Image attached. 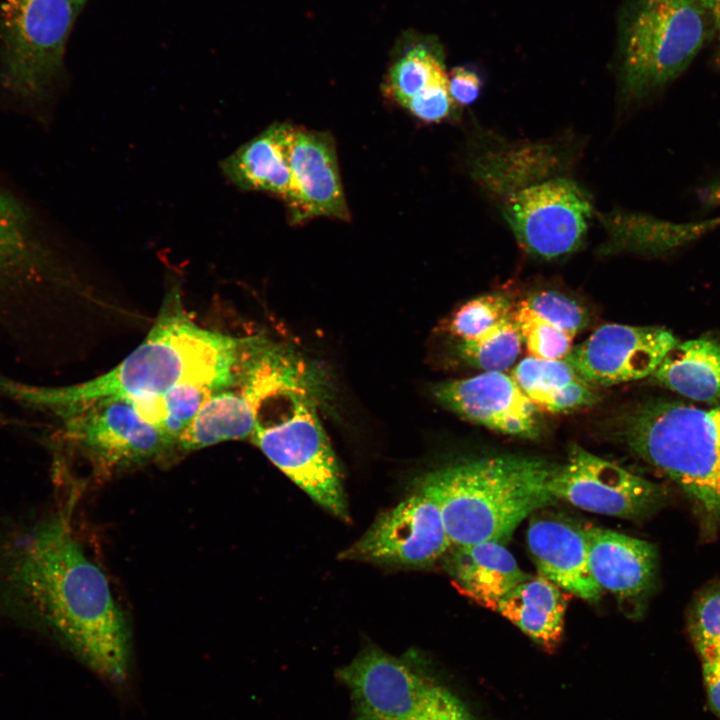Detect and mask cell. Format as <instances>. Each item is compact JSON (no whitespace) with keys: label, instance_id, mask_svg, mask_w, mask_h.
<instances>
[{"label":"cell","instance_id":"cell-6","mask_svg":"<svg viewBox=\"0 0 720 720\" xmlns=\"http://www.w3.org/2000/svg\"><path fill=\"white\" fill-rule=\"evenodd\" d=\"M705 37V10L695 0H634L618 38L624 97L640 100L665 87L690 65Z\"/></svg>","mask_w":720,"mask_h":720},{"label":"cell","instance_id":"cell-25","mask_svg":"<svg viewBox=\"0 0 720 720\" xmlns=\"http://www.w3.org/2000/svg\"><path fill=\"white\" fill-rule=\"evenodd\" d=\"M215 391L199 384H183L160 396L130 401L139 414L176 444L200 407Z\"/></svg>","mask_w":720,"mask_h":720},{"label":"cell","instance_id":"cell-16","mask_svg":"<svg viewBox=\"0 0 720 720\" xmlns=\"http://www.w3.org/2000/svg\"><path fill=\"white\" fill-rule=\"evenodd\" d=\"M526 536L538 574L583 600L600 599L603 590L589 568L587 528L560 515L533 514Z\"/></svg>","mask_w":720,"mask_h":720},{"label":"cell","instance_id":"cell-22","mask_svg":"<svg viewBox=\"0 0 720 720\" xmlns=\"http://www.w3.org/2000/svg\"><path fill=\"white\" fill-rule=\"evenodd\" d=\"M511 375L540 412L563 414L594 405L599 397L565 359H522Z\"/></svg>","mask_w":720,"mask_h":720},{"label":"cell","instance_id":"cell-30","mask_svg":"<svg viewBox=\"0 0 720 720\" xmlns=\"http://www.w3.org/2000/svg\"><path fill=\"white\" fill-rule=\"evenodd\" d=\"M511 300L500 293L475 297L461 305L451 316L448 329L461 341L471 340L513 313Z\"/></svg>","mask_w":720,"mask_h":720},{"label":"cell","instance_id":"cell-33","mask_svg":"<svg viewBox=\"0 0 720 720\" xmlns=\"http://www.w3.org/2000/svg\"><path fill=\"white\" fill-rule=\"evenodd\" d=\"M401 720H476L448 689L435 685L419 706Z\"/></svg>","mask_w":720,"mask_h":720},{"label":"cell","instance_id":"cell-29","mask_svg":"<svg viewBox=\"0 0 720 720\" xmlns=\"http://www.w3.org/2000/svg\"><path fill=\"white\" fill-rule=\"evenodd\" d=\"M523 344L529 356L542 359H564L573 348V337L540 317L524 303L513 310Z\"/></svg>","mask_w":720,"mask_h":720},{"label":"cell","instance_id":"cell-5","mask_svg":"<svg viewBox=\"0 0 720 720\" xmlns=\"http://www.w3.org/2000/svg\"><path fill=\"white\" fill-rule=\"evenodd\" d=\"M629 448L675 482L711 522H720V406L642 405L624 430Z\"/></svg>","mask_w":720,"mask_h":720},{"label":"cell","instance_id":"cell-27","mask_svg":"<svg viewBox=\"0 0 720 720\" xmlns=\"http://www.w3.org/2000/svg\"><path fill=\"white\" fill-rule=\"evenodd\" d=\"M522 345L511 315L478 337L461 341L458 351L465 362L483 372H502L517 360Z\"/></svg>","mask_w":720,"mask_h":720},{"label":"cell","instance_id":"cell-7","mask_svg":"<svg viewBox=\"0 0 720 720\" xmlns=\"http://www.w3.org/2000/svg\"><path fill=\"white\" fill-rule=\"evenodd\" d=\"M59 419L57 439L99 476L161 459L176 442L124 398L106 397L48 411Z\"/></svg>","mask_w":720,"mask_h":720},{"label":"cell","instance_id":"cell-38","mask_svg":"<svg viewBox=\"0 0 720 720\" xmlns=\"http://www.w3.org/2000/svg\"><path fill=\"white\" fill-rule=\"evenodd\" d=\"M701 7L709 12L720 34V0H695Z\"/></svg>","mask_w":720,"mask_h":720},{"label":"cell","instance_id":"cell-34","mask_svg":"<svg viewBox=\"0 0 720 720\" xmlns=\"http://www.w3.org/2000/svg\"><path fill=\"white\" fill-rule=\"evenodd\" d=\"M455 106L449 93L447 80L416 95L404 108L422 122L440 123L450 117Z\"/></svg>","mask_w":720,"mask_h":720},{"label":"cell","instance_id":"cell-23","mask_svg":"<svg viewBox=\"0 0 720 720\" xmlns=\"http://www.w3.org/2000/svg\"><path fill=\"white\" fill-rule=\"evenodd\" d=\"M652 376L684 397L709 403L720 400V341L702 337L677 342Z\"/></svg>","mask_w":720,"mask_h":720},{"label":"cell","instance_id":"cell-26","mask_svg":"<svg viewBox=\"0 0 720 720\" xmlns=\"http://www.w3.org/2000/svg\"><path fill=\"white\" fill-rule=\"evenodd\" d=\"M447 80L440 57L424 46H416L393 63L385 77L383 90L386 97L404 108L416 95Z\"/></svg>","mask_w":720,"mask_h":720},{"label":"cell","instance_id":"cell-11","mask_svg":"<svg viewBox=\"0 0 720 720\" xmlns=\"http://www.w3.org/2000/svg\"><path fill=\"white\" fill-rule=\"evenodd\" d=\"M451 546L437 504L418 491L381 513L339 558L424 568L443 557Z\"/></svg>","mask_w":720,"mask_h":720},{"label":"cell","instance_id":"cell-39","mask_svg":"<svg viewBox=\"0 0 720 720\" xmlns=\"http://www.w3.org/2000/svg\"><path fill=\"white\" fill-rule=\"evenodd\" d=\"M85 1H86V0H74V2H75L80 8H82V6H83V4L85 3Z\"/></svg>","mask_w":720,"mask_h":720},{"label":"cell","instance_id":"cell-32","mask_svg":"<svg viewBox=\"0 0 720 720\" xmlns=\"http://www.w3.org/2000/svg\"><path fill=\"white\" fill-rule=\"evenodd\" d=\"M521 302L573 338L589 323V313L582 304L555 290L532 292Z\"/></svg>","mask_w":720,"mask_h":720},{"label":"cell","instance_id":"cell-4","mask_svg":"<svg viewBox=\"0 0 720 720\" xmlns=\"http://www.w3.org/2000/svg\"><path fill=\"white\" fill-rule=\"evenodd\" d=\"M556 469L537 457L489 456L434 470L417 488L437 504L452 546L505 544L525 518L557 500L549 490Z\"/></svg>","mask_w":720,"mask_h":720},{"label":"cell","instance_id":"cell-14","mask_svg":"<svg viewBox=\"0 0 720 720\" xmlns=\"http://www.w3.org/2000/svg\"><path fill=\"white\" fill-rule=\"evenodd\" d=\"M433 395L445 408L498 433L526 439L542 433L540 411L504 371L442 382Z\"/></svg>","mask_w":720,"mask_h":720},{"label":"cell","instance_id":"cell-28","mask_svg":"<svg viewBox=\"0 0 720 720\" xmlns=\"http://www.w3.org/2000/svg\"><path fill=\"white\" fill-rule=\"evenodd\" d=\"M35 249L21 207L0 191V288L33 266Z\"/></svg>","mask_w":720,"mask_h":720},{"label":"cell","instance_id":"cell-8","mask_svg":"<svg viewBox=\"0 0 720 720\" xmlns=\"http://www.w3.org/2000/svg\"><path fill=\"white\" fill-rule=\"evenodd\" d=\"M320 386L289 394L278 421H256L251 441L291 481L328 512L349 520L341 471L316 411Z\"/></svg>","mask_w":720,"mask_h":720},{"label":"cell","instance_id":"cell-36","mask_svg":"<svg viewBox=\"0 0 720 720\" xmlns=\"http://www.w3.org/2000/svg\"><path fill=\"white\" fill-rule=\"evenodd\" d=\"M699 655L709 703L720 717V651H708Z\"/></svg>","mask_w":720,"mask_h":720},{"label":"cell","instance_id":"cell-9","mask_svg":"<svg viewBox=\"0 0 720 720\" xmlns=\"http://www.w3.org/2000/svg\"><path fill=\"white\" fill-rule=\"evenodd\" d=\"M80 7L74 0H5L0 13L1 77L13 93L44 96L63 67Z\"/></svg>","mask_w":720,"mask_h":720},{"label":"cell","instance_id":"cell-35","mask_svg":"<svg viewBox=\"0 0 720 720\" xmlns=\"http://www.w3.org/2000/svg\"><path fill=\"white\" fill-rule=\"evenodd\" d=\"M450 96L459 106L472 104L478 97L482 88L480 76L465 66H457L447 73Z\"/></svg>","mask_w":720,"mask_h":720},{"label":"cell","instance_id":"cell-1","mask_svg":"<svg viewBox=\"0 0 720 720\" xmlns=\"http://www.w3.org/2000/svg\"><path fill=\"white\" fill-rule=\"evenodd\" d=\"M0 608L49 632L120 704L138 697L131 634L103 571L63 517L0 532Z\"/></svg>","mask_w":720,"mask_h":720},{"label":"cell","instance_id":"cell-24","mask_svg":"<svg viewBox=\"0 0 720 720\" xmlns=\"http://www.w3.org/2000/svg\"><path fill=\"white\" fill-rule=\"evenodd\" d=\"M257 413L240 392L225 389L212 394L177 440L176 448L189 452L229 440L250 438Z\"/></svg>","mask_w":720,"mask_h":720},{"label":"cell","instance_id":"cell-37","mask_svg":"<svg viewBox=\"0 0 720 720\" xmlns=\"http://www.w3.org/2000/svg\"><path fill=\"white\" fill-rule=\"evenodd\" d=\"M700 199L705 205H720V176L710 182L701 192Z\"/></svg>","mask_w":720,"mask_h":720},{"label":"cell","instance_id":"cell-3","mask_svg":"<svg viewBox=\"0 0 720 720\" xmlns=\"http://www.w3.org/2000/svg\"><path fill=\"white\" fill-rule=\"evenodd\" d=\"M550 144H526L487 152L472 174L498 201L519 246L553 260L584 242L594 208L589 195L566 173Z\"/></svg>","mask_w":720,"mask_h":720},{"label":"cell","instance_id":"cell-21","mask_svg":"<svg viewBox=\"0 0 720 720\" xmlns=\"http://www.w3.org/2000/svg\"><path fill=\"white\" fill-rule=\"evenodd\" d=\"M607 253L663 255L681 249L720 227V216L693 222H674L641 213L604 218Z\"/></svg>","mask_w":720,"mask_h":720},{"label":"cell","instance_id":"cell-18","mask_svg":"<svg viewBox=\"0 0 720 720\" xmlns=\"http://www.w3.org/2000/svg\"><path fill=\"white\" fill-rule=\"evenodd\" d=\"M291 123H274L240 146L222 163L224 174L243 190L280 198L289 210L294 201L288 162Z\"/></svg>","mask_w":720,"mask_h":720},{"label":"cell","instance_id":"cell-31","mask_svg":"<svg viewBox=\"0 0 720 720\" xmlns=\"http://www.w3.org/2000/svg\"><path fill=\"white\" fill-rule=\"evenodd\" d=\"M688 631L698 653L720 651V581L696 593L688 610Z\"/></svg>","mask_w":720,"mask_h":720},{"label":"cell","instance_id":"cell-19","mask_svg":"<svg viewBox=\"0 0 720 720\" xmlns=\"http://www.w3.org/2000/svg\"><path fill=\"white\" fill-rule=\"evenodd\" d=\"M445 568L458 591L489 609L531 577L499 542L455 546Z\"/></svg>","mask_w":720,"mask_h":720},{"label":"cell","instance_id":"cell-2","mask_svg":"<svg viewBox=\"0 0 720 720\" xmlns=\"http://www.w3.org/2000/svg\"><path fill=\"white\" fill-rule=\"evenodd\" d=\"M247 339L197 325L185 311L178 287H173L144 341L112 370L60 387L2 378L0 391L45 411L106 397L135 400L160 396L189 383L218 392L236 385Z\"/></svg>","mask_w":720,"mask_h":720},{"label":"cell","instance_id":"cell-12","mask_svg":"<svg viewBox=\"0 0 720 720\" xmlns=\"http://www.w3.org/2000/svg\"><path fill=\"white\" fill-rule=\"evenodd\" d=\"M356 705L355 720H401L436 685L422 664L378 647L362 650L338 671Z\"/></svg>","mask_w":720,"mask_h":720},{"label":"cell","instance_id":"cell-15","mask_svg":"<svg viewBox=\"0 0 720 720\" xmlns=\"http://www.w3.org/2000/svg\"><path fill=\"white\" fill-rule=\"evenodd\" d=\"M288 162L294 194L288 210L292 224L321 217L350 221L335 141L330 133L292 125Z\"/></svg>","mask_w":720,"mask_h":720},{"label":"cell","instance_id":"cell-13","mask_svg":"<svg viewBox=\"0 0 720 720\" xmlns=\"http://www.w3.org/2000/svg\"><path fill=\"white\" fill-rule=\"evenodd\" d=\"M677 342L663 327L608 323L564 359L591 385H614L652 375Z\"/></svg>","mask_w":720,"mask_h":720},{"label":"cell","instance_id":"cell-10","mask_svg":"<svg viewBox=\"0 0 720 720\" xmlns=\"http://www.w3.org/2000/svg\"><path fill=\"white\" fill-rule=\"evenodd\" d=\"M549 490L556 499L593 513L641 520L663 504V487L605 460L583 447H570L555 470Z\"/></svg>","mask_w":720,"mask_h":720},{"label":"cell","instance_id":"cell-17","mask_svg":"<svg viewBox=\"0 0 720 720\" xmlns=\"http://www.w3.org/2000/svg\"><path fill=\"white\" fill-rule=\"evenodd\" d=\"M587 534L589 568L598 586L623 603L647 597L656 580V547L600 527L587 528Z\"/></svg>","mask_w":720,"mask_h":720},{"label":"cell","instance_id":"cell-20","mask_svg":"<svg viewBox=\"0 0 720 720\" xmlns=\"http://www.w3.org/2000/svg\"><path fill=\"white\" fill-rule=\"evenodd\" d=\"M569 595L538 574L517 585L490 609L496 611L545 651L553 652L564 632Z\"/></svg>","mask_w":720,"mask_h":720}]
</instances>
